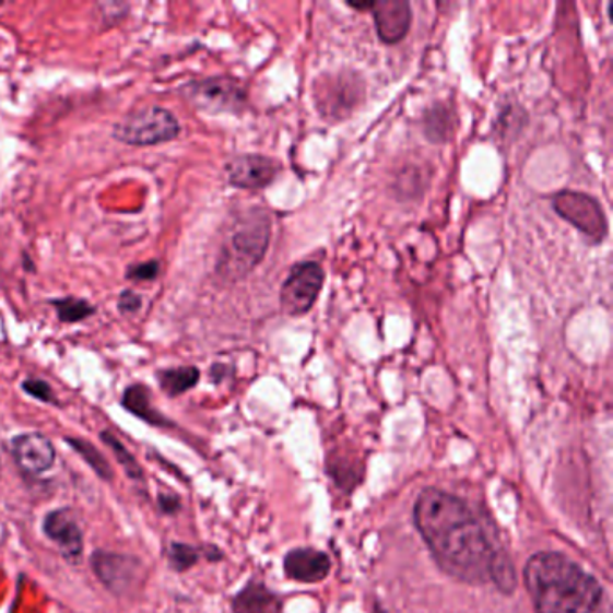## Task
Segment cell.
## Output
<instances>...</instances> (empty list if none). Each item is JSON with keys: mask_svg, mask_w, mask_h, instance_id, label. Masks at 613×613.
<instances>
[{"mask_svg": "<svg viewBox=\"0 0 613 613\" xmlns=\"http://www.w3.org/2000/svg\"><path fill=\"white\" fill-rule=\"evenodd\" d=\"M414 523L437 565L464 583L492 581L507 554L487 538L484 523L462 498L426 487L414 504Z\"/></svg>", "mask_w": 613, "mask_h": 613, "instance_id": "obj_1", "label": "cell"}, {"mask_svg": "<svg viewBox=\"0 0 613 613\" xmlns=\"http://www.w3.org/2000/svg\"><path fill=\"white\" fill-rule=\"evenodd\" d=\"M537 613H610V599L598 579L559 553H538L523 568Z\"/></svg>", "mask_w": 613, "mask_h": 613, "instance_id": "obj_2", "label": "cell"}, {"mask_svg": "<svg viewBox=\"0 0 613 613\" xmlns=\"http://www.w3.org/2000/svg\"><path fill=\"white\" fill-rule=\"evenodd\" d=\"M270 241V216L263 209L244 214L223 245L219 272L228 279L245 278L264 258Z\"/></svg>", "mask_w": 613, "mask_h": 613, "instance_id": "obj_3", "label": "cell"}, {"mask_svg": "<svg viewBox=\"0 0 613 613\" xmlns=\"http://www.w3.org/2000/svg\"><path fill=\"white\" fill-rule=\"evenodd\" d=\"M180 130V122L173 111L148 105L128 114L114 130V138L128 146H157L177 139Z\"/></svg>", "mask_w": 613, "mask_h": 613, "instance_id": "obj_4", "label": "cell"}, {"mask_svg": "<svg viewBox=\"0 0 613 613\" xmlns=\"http://www.w3.org/2000/svg\"><path fill=\"white\" fill-rule=\"evenodd\" d=\"M364 80L356 72L322 74L314 85V99L317 108L322 117L334 119V121L350 117L364 102Z\"/></svg>", "mask_w": 613, "mask_h": 613, "instance_id": "obj_5", "label": "cell"}, {"mask_svg": "<svg viewBox=\"0 0 613 613\" xmlns=\"http://www.w3.org/2000/svg\"><path fill=\"white\" fill-rule=\"evenodd\" d=\"M182 96L198 110L211 114L239 111L247 102L244 85L227 76L203 78L186 83L182 86Z\"/></svg>", "mask_w": 613, "mask_h": 613, "instance_id": "obj_6", "label": "cell"}, {"mask_svg": "<svg viewBox=\"0 0 613 613\" xmlns=\"http://www.w3.org/2000/svg\"><path fill=\"white\" fill-rule=\"evenodd\" d=\"M553 208L563 220L587 234L593 241H603L609 234V222L596 198L578 191H562L553 198Z\"/></svg>", "mask_w": 613, "mask_h": 613, "instance_id": "obj_7", "label": "cell"}, {"mask_svg": "<svg viewBox=\"0 0 613 613\" xmlns=\"http://www.w3.org/2000/svg\"><path fill=\"white\" fill-rule=\"evenodd\" d=\"M325 284V270L315 261L295 264L281 288V308L284 314L300 317L314 308Z\"/></svg>", "mask_w": 613, "mask_h": 613, "instance_id": "obj_8", "label": "cell"}, {"mask_svg": "<svg viewBox=\"0 0 613 613\" xmlns=\"http://www.w3.org/2000/svg\"><path fill=\"white\" fill-rule=\"evenodd\" d=\"M91 563L97 579L116 596H130L144 581V565L138 557L97 551Z\"/></svg>", "mask_w": 613, "mask_h": 613, "instance_id": "obj_9", "label": "cell"}, {"mask_svg": "<svg viewBox=\"0 0 613 613\" xmlns=\"http://www.w3.org/2000/svg\"><path fill=\"white\" fill-rule=\"evenodd\" d=\"M358 11H370L376 31L387 46L398 44L411 30L412 10L406 0H378V2H347Z\"/></svg>", "mask_w": 613, "mask_h": 613, "instance_id": "obj_10", "label": "cell"}, {"mask_svg": "<svg viewBox=\"0 0 613 613\" xmlns=\"http://www.w3.org/2000/svg\"><path fill=\"white\" fill-rule=\"evenodd\" d=\"M44 532L60 549L67 562L80 563L83 556V531L76 515L67 507L55 509L44 518Z\"/></svg>", "mask_w": 613, "mask_h": 613, "instance_id": "obj_11", "label": "cell"}, {"mask_svg": "<svg viewBox=\"0 0 613 613\" xmlns=\"http://www.w3.org/2000/svg\"><path fill=\"white\" fill-rule=\"evenodd\" d=\"M11 451H13L16 464L27 475H44L55 467V445L49 437L38 434V432H27V434L13 437Z\"/></svg>", "mask_w": 613, "mask_h": 613, "instance_id": "obj_12", "label": "cell"}, {"mask_svg": "<svg viewBox=\"0 0 613 613\" xmlns=\"http://www.w3.org/2000/svg\"><path fill=\"white\" fill-rule=\"evenodd\" d=\"M281 164L263 155H239L227 164L228 182L239 189H263L274 182Z\"/></svg>", "mask_w": 613, "mask_h": 613, "instance_id": "obj_13", "label": "cell"}, {"mask_svg": "<svg viewBox=\"0 0 613 613\" xmlns=\"http://www.w3.org/2000/svg\"><path fill=\"white\" fill-rule=\"evenodd\" d=\"M331 559L317 549H294L284 557V573L299 583H319L330 574Z\"/></svg>", "mask_w": 613, "mask_h": 613, "instance_id": "obj_14", "label": "cell"}, {"mask_svg": "<svg viewBox=\"0 0 613 613\" xmlns=\"http://www.w3.org/2000/svg\"><path fill=\"white\" fill-rule=\"evenodd\" d=\"M281 606V599L258 581H250L233 601L234 613H279Z\"/></svg>", "mask_w": 613, "mask_h": 613, "instance_id": "obj_15", "label": "cell"}, {"mask_svg": "<svg viewBox=\"0 0 613 613\" xmlns=\"http://www.w3.org/2000/svg\"><path fill=\"white\" fill-rule=\"evenodd\" d=\"M122 406L150 425L166 426L167 420L153 406L152 394L144 386H130L122 394Z\"/></svg>", "mask_w": 613, "mask_h": 613, "instance_id": "obj_16", "label": "cell"}, {"mask_svg": "<svg viewBox=\"0 0 613 613\" xmlns=\"http://www.w3.org/2000/svg\"><path fill=\"white\" fill-rule=\"evenodd\" d=\"M198 380H200V370L193 365H184L158 373V384L167 396L184 394L189 389H193Z\"/></svg>", "mask_w": 613, "mask_h": 613, "instance_id": "obj_17", "label": "cell"}, {"mask_svg": "<svg viewBox=\"0 0 613 613\" xmlns=\"http://www.w3.org/2000/svg\"><path fill=\"white\" fill-rule=\"evenodd\" d=\"M453 127V114L446 105H436L425 114V133L431 141L439 142L448 139Z\"/></svg>", "mask_w": 613, "mask_h": 613, "instance_id": "obj_18", "label": "cell"}, {"mask_svg": "<svg viewBox=\"0 0 613 613\" xmlns=\"http://www.w3.org/2000/svg\"><path fill=\"white\" fill-rule=\"evenodd\" d=\"M55 306L56 315L61 322H82L94 315L96 308L85 299H74V297H67V299H56L51 303Z\"/></svg>", "mask_w": 613, "mask_h": 613, "instance_id": "obj_19", "label": "cell"}, {"mask_svg": "<svg viewBox=\"0 0 613 613\" xmlns=\"http://www.w3.org/2000/svg\"><path fill=\"white\" fill-rule=\"evenodd\" d=\"M66 441L83 457V461L91 464L92 470H94L97 475L107 479V481H111L114 473H111L110 464H108L107 459L99 453L96 446L83 441V439H78V437H67Z\"/></svg>", "mask_w": 613, "mask_h": 613, "instance_id": "obj_20", "label": "cell"}, {"mask_svg": "<svg viewBox=\"0 0 613 613\" xmlns=\"http://www.w3.org/2000/svg\"><path fill=\"white\" fill-rule=\"evenodd\" d=\"M102 439L105 441V445L116 453L117 461H119L122 470L127 472L130 479H133V481H142V479H144V472H142V468L139 467V462L135 461V457L125 448V445H122L117 437L111 436L110 432H103Z\"/></svg>", "mask_w": 613, "mask_h": 613, "instance_id": "obj_21", "label": "cell"}, {"mask_svg": "<svg viewBox=\"0 0 613 613\" xmlns=\"http://www.w3.org/2000/svg\"><path fill=\"white\" fill-rule=\"evenodd\" d=\"M200 554H202L200 549L191 547L188 543H172L167 547L169 565L178 573H184V570L193 567L194 563L200 559Z\"/></svg>", "mask_w": 613, "mask_h": 613, "instance_id": "obj_22", "label": "cell"}, {"mask_svg": "<svg viewBox=\"0 0 613 613\" xmlns=\"http://www.w3.org/2000/svg\"><path fill=\"white\" fill-rule=\"evenodd\" d=\"M22 389L26 390L27 394L33 396L36 400L56 405L55 392H52L51 386H49L47 381L38 380V378H30V380L22 384Z\"/></svg>", "mask_w": 613, "mask_h": 613, "instance_id": "obj_23", "label": "cell"}, {"mask_svg": "<svg viewBox=\"0 0 613 613\" xmlns=\"http://www.w3.org/2000/svg\"><path fill=\"white\" fill-rule=\"evenodd\" d=\"M158 270H161V263L153 259V261L130 267L127 272V279H132V281H153V279L157 278Z\"/></svg>", "mask_w": 613, "mask_h": 613, "instance_id": "obj_24", "label": "cell"}, {"mask_svg": "<svg viewBox=\"0 0 613 613\" xmlns=\"http://www.w3.org/2000/svg\"><path fill=\"white\" fill-rule=\"evenodd\" d=\"M117 306H119V311H121V314H135V311L141 309L142 297L138 292H133V290H125V292H121V295H119Z\"/></svg>", "mask_w": 613, "mask_h": 613, "instance_id": "obj_25", "label": "cell"}, {"mask_svg": "<svg viewBox=\"0 0 613 613\" xmlns=\"http://www.w3.org/2000/svg\"><path fill=\"white\" fill-rule=\"evenodd\" d=\"M158 504H161V507H163L166 512H175L178 506H180L177 495H175V497H173V495H163V497L158 498Z\"/></svg>", "mask_w": 613, "mask_h": 613, "instance_id": "obj_26", "label": "cell"}]
</instances>
